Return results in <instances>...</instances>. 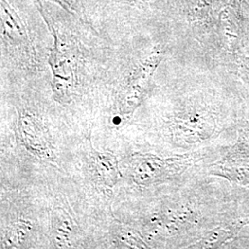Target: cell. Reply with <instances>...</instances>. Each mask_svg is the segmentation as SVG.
<instances>
[{"label":"cell","mask_w":249,"mask_h":249,"mask_svg":"<svg viewBox=\"0 0 249 249\" xmlns=\"http://www.w3.org/2000/svg\"><path fill=\"white\" fill-rule=\"evenodd\" d=\"M55 1H57L58 3L64 4L65 6H67V7H69V8H71V9H73L74 0H55Z\"/></svg>","instance_id":"obj_10"},{"label":"cell","mask_w":249,"mask_h":249,"mask_svg":"<svg viewBox=\"0 0 249 249\" xmlns=\"http://www.w3.org/2000/svg\"><path fill=\"white\" fill-rule=\"evenodd\" d=\"M18 127L20 140L27 151L42 160L53 161V144L41 116L28 109H20Z\"/></svg>","instance_id":"obj_3"},{"label":"cell","mask_w":249,"mask_h":249,"mask_svg":"<svg viewBox=\"0 0 249 249\" xmlns=\"http://www.w3.org/2000/svg\"><path fill=\"white\" fill-rule=\"evenodd\" d=\"M175 168L173 160H162L151 154L134 153L130 157V177L135 184L148 187L166 177Z\"/></svg>","instance_id":"obj_4"},{"label":"cell","mask_w":249,"mask_h":249,"mask_svg":"<svg viewBox=\"0 0 249 249\" xmlns=\"http://www.w3.org/2000/svg\"><path fill=\"white\" fill-rule=\"evenodd\" d=\"M91 158L99 183L107 187H115L122 178L116 156L110 151H99L91 148Z\"/></svg>","instance_id":"obj_7"},{"label":"cell","mask_w":249,"mask_h":249,"mask_svg":"<svg viewBox=\"0 0 249 249\" xmlns=\"http://www.w3.org/2000/svg\"><path fill=\"white\" fill-rule=\"evenodd\" d=\"M160 60V50H154L151 54L137 65L119 91L116 101L117 115L114 117L117 124H121L135 112L142 102L145 90Z\"/></svg>","instance_id":"obj_1"},{"label":"cell","mask_w":249,"mask_h":249,"mask_svg":"<svg viewBox=\"0 0 249 249\" xmlns=\"http://www.w3.org/2000/svg\"><path fill=\"white\" fill-rule=\"evenodd\" d=\"M50 237L56 249L77 248L80 231L70 213L62 207H56L51 212Z\"/></svg>","instance_id":"obj_6"},{"label":"cell","mask_w":249,"mask_h":249,"mask_svg":"<svg viewBox=\"0 0 249 249\" xmlns=\"http://www.w3.org/2000/svg\"><path fill=\"white\" fill-rule=\"evenodd\" d=\"M47 20L53 34L54 43L49 63L53 71V94L60 102H69L76 84V61L71 52V47L60 38L51 21Z\"/></svg>","instance_id":"obj_2"},{"label":"cell","mask_w":249,"mask_h":249,"mask_svg":"<svg viewBox=\"0 0 249 249\" xmlns=\"http://www.w3.org/2000/svg\"><path fill=\"white\" fill-rule=\"evenodd\" d=\"M121 1L127 2V3H137V2H140V1H144V0H121Z\"/></svg>","instance_id":"obj_11"},{"label":"cell","mask_w":249,"mask_h":249,"mask_svg":"<svg viewBox=\"0 0 249 249\" xmlns=\"http://www.w3.org/2000/svg\"><path fill=\"white\" fill-rule=\"evenodd\" d=\"M33 230L32 223L25 220H18L10 223L7 228L2 248L5 249H17L22 246L29 237Z\"/></svg>","instance_id":"obj_8"},{"label":"cell","mask_w":249,"mask_h":249,"mask_svg":"<svg viewBox=\"0 0 249 249\" xmlns=\"http://www.w3.org/2000/svg\"><path fill=\"white\" fill-rule=\"evenodd\" d=\"M115 240L120 248L123 249H146V244L142 237L129 228L124 226L116 227Z\"/></svg>","instance_id":"obj_9"},{"label":"cell","mask_w":249,"mask_h":249,"mask_svg":"<svg viewBox=\"0 0 249 249\" xmlns=\"http://www.w3.org/2000/svg\"><path fill=\"white\" fill-rule=\"evenodd\" d=\"M1 34L5 42L18 51L22 57L33 60L34 50L26 28L6 0H1Z\"/></svg>","instance_id":"obj_5"}]
</instances>
